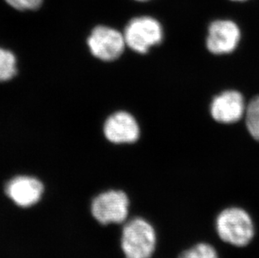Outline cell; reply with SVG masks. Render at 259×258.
<instances>
[{
    "mask_svg": "<svg viewBox=\"0 0 259 258\" xmlns=\"http://www.w3.org/2000/svg\"><path fill=\"white\" fill-rule=\"evenodd\" d=\"M215 232L225 243L244 247L254 238L255 225L251 214L241 207L225 208L215 220Z\"/></svg>",
    "mask_w": 259,
    "mask_h": 258,
    "instance_id": "obj_1",
    "label": "cell"
},
{
    "mask_svg": "<svg viewBox=\"0 0 259 258\" xmlns=\"http://www.w3.org/2000/svg\"><path fill=\"white\" fill-rule=\"evenodd\" d=\"M156 244V232L147 220L137 217L123 227L121 246L125 257L151 258Z\"/></svg>",
    "mask_w": 259,
    "mask_h": 258,
    "instance_id": "obj_2",
    "label": "cell"
},
{
    "mask_svg": "<svg viewBox=\"0 0 259 258\" xmlns=\"http://www.w3.org/2000/svg\"><path fill=\"white\" fill-rule=\"evenodd\" d=\"M125 43L130 49L145 54L163 39L164 31L161 24L150 16H140L130 20L125 28Z\"/></svg>",
    "mask_w": 259,
    "mask_h": 258,
    "instance_id": "obj_3",
    "label": "cell"
},
{
    "mask_svg": "<svg viewBox=\"0 0 259 258\" xmlns=\"http://www.w3.org/2000/svg\"><path fill=\"white\" fill-rule=\"evenodd\" d=\"M130 208L127 195L121 190L102 193L93 200L91 210L100 224L122 223L127 219Z\"/></svg>",
    "mask_w": 259,
    "mask_h": 258,
    "instance_id": "obj_4",
    "label": "cell"
},
{
    "mask_svg": "<svg viewBox=\"0 0 259 258\" xmlns=\"http://www.w3.org/2000/svg\"><path fill=\"white\" fill-rule=\"evenodd\" d=\"M93 56L102 61H112L118 58L125 48L123 34L110 27L99 25L93 29L88 40Z\"/></svg>",
    "mask_w": 259,
    "mask_h": 258,
    "instance_id": "obj_5",
    "label": "cell"
},
{
    "mask_svg": "<svg viewBox=\"0 0 259 258\" xmlns=\"http://www.w3.org/2000/svg\"><path fill=\"white\" fill-rule=\"evenodd\" d=\"M241 39L238 25L230 20H217L208 28L206 47L210 53L226 55L234 52Z\"/></svg>",
    "mask_w": 259,
    "mask_h": 258,
    "instance_id": "obj_6",
    "label": "cell"
},
{
    "mask_svg": "<svg viewBox=\"0 0 259 258\" xmlns=\"http://www.w3.org/2000/svg\"><path fill=\"white\" fill-rule=\"evenodd\" d=\"M247 106L243 96L237 91H226L217 96L210 104V115L220 123L238 122L246 113Z\"/></svg>",
    "mask_w": 259,
    "mask_h": 258,
    "instance_id": "obj_7",
    "label": "cell"
},
{
    "mask_svg": "<svg viewBox=\"0 0 259 258\" xmlns=\"http://www.w3.org/2000/svg\"><path fill=\"white\" fill-rule=\"evenodd\" d=\"M44 192L42 183L30 176H17L10 180L5 186V193L10 200L20 207L36 204Z\"/></svg>",
    "mask_w": 259,
    "mask_h": 258,
    "instance_id": "obj_8",
    "label": "cell"
},
{
    "mask_svg": "<svg viewBox=\"0 0 259 258\" xmlns=\"http://www.w3.org/2000/svg\"><path fill=\"white\" fill-rule=\"evenodd\" d=\"M106 138L113 144H132L140 138V127L132 115L126 112H116L104 124Z\"/></svg>",
    "mask_w": 259,
    "mask_h": 258,
    "instance_id": "obj_9",
    "label": "cell"
},
{
    "mask_svg": "<svg viewBox=\"0 0 259 258\" xmlns=\"http://www.w3.org/2000/svg\"><path fill=\"white\" fill-rule=\"evenodd\" d=\"M245 122L252 139L259 142V96L252 98L247 104Z\"/></svg>",
    "mask_w": 259,
    "mask_h": 258,
    "instance_id": "obj_10",
    "label": "cell"
},
{
    "mask_svg": "<svg viewBox=\"0 0 259 258\" xmlns=\"http://www.w3.org/2000/svg\"><path fill=\"white\" fill-rule=\"evenodd\" d=\"M178 258H220L215 246L207 242H199L182 251Z\"/></svg>",
    "mask_w": 259,
    "mask_h": 258,
    "instance_id": "obj_11",
    "label": "cell"
},
{
    "mask_svg": "<svg viewBox=\"0 0 259 258\" xmlns=\"http://www.w3.org/2000/svg\"><path fill=\"white\" fill-rule=\"evenodd\" d=\"M16 74V58L10 51L0 48V82L10 80Z\"/></svg>",
    "mask_w": 259,
    "mask_h": 258,
    "instance_id": "obj_12",
    "label": "cell"
},
{
    "mask_svg": "<svg viewBox=\"0 0 259 258\" xmlns=\"http://www.w3.org/2000/svg\"><path fill=\"white\" fill-rule=\"evenodd\" d=\"M5 1L11 7L20 11L37 10L42 4V0H5Z\"/></svg>",
    "mask_w": 259,
    "mask_h": 258,
    "instance_id": "obj_13",
    "label": "cell"
},
{
    "mask_svg": "<svg viewBox=\"0 0 259 258\" xmlns=\"http://www.w3.org/2000/svg\"><path fill=\"white\" fill-rule=\"evenodd\" d=\"M231 1H234V2H244V1H247V0H231Z\"/></svg>",
    "mask_w": 259,
    "mask_h": 258,
    "instance_id": "obj_14",
    "label": "cell"
},
{
    "mask_svg": "<svg viewBox=\"0 0 259 258\" xmlns=\"http://www.w3.org/2000/svg\"><path fill=\"white\" fill-rule=\"evenodd\" d=\"M135 1H139V2H146V1H149V0H135Z\"/></svg>",
    "mask_w": 259,
    "mask_h": 258,
    "instance_id": "obj_15",
    "label": "cell"
}]
</instances>
